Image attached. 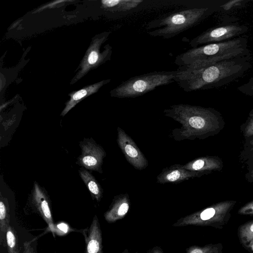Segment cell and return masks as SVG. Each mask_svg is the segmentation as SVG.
Listing matches in <instances>:
<instances>
[{
	"label": "cell",
	"instance_id": "6da1fadb",
	"mask_svg": "<svg viewBox=\"0 0 253 253\" xmlns=\"http://www.w3.org/2000/svg\"><path fill=\"white\" fill-rule=\"evenodd\" d=\"M250 67V55L202 66H181L174 81L186 92L218 87L241 77Z\"/></svg>",
	"mask_w": 253,
	"mask_h": 253
},
{
	"label": "cell",
	"instance_id": "7a4b0ae2",
	"mask_svg": "<svg viewBox=\"0 0 253 253\" xmlns=\"http://www.w3.org/2000/svg\"><path fill=\"white\" fill-rule=\"evenodd\" d=\"M164 113L181 125L171 132L176 141L204 139L219 128L217 113L210 108L179 104L165 109Z\"/></svg>",
	"mask_w": 253,
	"mask_h": 253
},
{
	"label": "cell",
	"instance_id": "3957f363",
	"mask_svg": "<svg viewBox=\"0 0 253 253\" xmlns=\"http://www.w3.org/2000/svg\"><path fill=\"white\" fill-rule=\"evenodd\" d=\"M245 37L236 38L223 42L207 44L192 48L176 57L179 67H199L250 55Z\"/></svg>",
	"mask_w": 253,
	"mask_h": 253
},
{
	"label": "cell",
	"instance_id": "277c9868",
	"mask_svg": "<svg viewBox=\"0 0 253 253\" xmlns=\"http://www.w3.org/2000/svg\"><path fill=\"white\" fill-rule=\"evenodd\" d=\"M209 12L208 8H194L176 12L149 23V29H156L148 34L165 39L172 38L196 25Z\"/></svg>",
	"mask_w": 253,
	"mask_h": 253
},
{
	"label": "cell",
	"instance_id": "5b68a950",
	"mask_svg": "<svg viewBox=\"0 0 253 253\" xmlns=\"http://www.w3.org/2000/svg\"><path fill=\"white\" fill-rule=\"evenodd\" d=\"M177 71H155L135 76L122 83L110 92L113 97L135 98L156 87L175 82Z\"/></svg>",
	"mask_w": 253,
	"mask_h": 253
},
{
	"label": "cell",
	"instance_id": "8992f818",
	"mask_svg": "<svg viewBox=\"0 0 253 253\" xmlns=\"http://www.w3.org/2000/svg\"><path fill=\"white\" fill-rule=\"evenodd\" d=\"M236 203L235 201L216 203L180 218L172 226H210L222 229L228 221L230 211Z\"/></svg>",
	"mask_w": 253,
	"mask_h": 253
},
{
	"label": "cell",
	"instance_id": "52a82bcc",
	"mask_svg": "<svg viewBox=\"0 0 253 253\" xmlns=\"http://www.w3.org/2000/svg\"><path fill=\"white\" fill-rule=\"evenodd\" d=\"M248 30L245 26L229 25L211 28L192 40L190 45L192 48L200 45L223 42L236 38Z\"/></svg>",
	"mask_w": 253,
	"mask_h": 253
},
{
	"label": "cell",
	"instance_id": "ba28073f",
	"mask_svg": "<svg viewBox=\"0 0 253 253\" xmlns=\"http://www.w3.org/2000/svg\"><path fill=\"white\" fill-rule=\"evenodd\" d=\"M109 33L101 34L93 41L81 64V70L77 75V79H80L90 69L110 59L112 53V47L107 45L105 49L100 52L101 44L105 42L109 36Z\"/></svg>",
	"mask_w": 253,
	"mask_h": 253
},
{
	"label": "cell",
	"instance_id": "9c48e42d",
	"mask_svg": "<svg viewBox=\"0 0 253 253\" xmlns=\"http://www.w3.org/2000/svg\"><path fill=\"white\" fill-rule=\"evenodd\" d=\"M118 144L127 162L135 169L142 170L148 166V161L134 141L121 127L117 128Z\"/></svg>",
	"mask_w": 253,
	"mask_h": 253
},
{
	"label": "cell",
	"instance_id": "30bf717a",
	"mask_svg": "<svg viewBox=\"0 0 253 253\" xmlns=\"http://www.w3.org/2000/svg\"><path fill=\"white\" fill-rule=\"evenodd\" d=\"M81 155L78 159V164L86 169L102 173L101 166L106 153L103 148L91 139L84 140L80 144Z\"/></svg>",
	"mask_w": 253,
	"mask_h": 253
},
{
	"label": "cell",
	"instance_id": "8fae6325",
	"mask_svg": "<svg viewBox=\"0 0 253 253\" xmlns=\"http://www.w3.org/2000/svg\"><path fill=\"white\" fill-rule=\"evenodd\" d=\"M208 172L189 170L183 168L182 165L174 164L163 169L156 178L157 183L177 184L191 178L200 177Z\"/></svg>",
	"mask_w": 253,
	"mask_h": 253
},
{
	"label": "cell",
	"instance_id": "7c38bea8",
	"mask_svg": "<svg viewBox=\"0 0 253 253\" xmlns=\"http://www.w3.org/2000/svg\"><path fill=\"white\" fill-rule=\"evenodd\" d=\"M32 202L42 218L52 231L55 229L51 206L47 196L37 182L32 191Z\"/></svg>",
	"mask_w": 253,
	"mask_h": 253
},
{
	"label": "cell",
	"instance_id": "4fadbf2b",
	"mask_svg": "<svg viewBox=\"0 0 253 253\" xmlns=\"http://www.w3.org/2000/svg\"><path fill=\"white\" fill-rule=\"evenodd\" d=\"M129 195L122 194L115 196L109 209L104 213V218L109 223H113L123 218L130 208Z\"/></svg>",
	"mask_w": 253,
	"mask_h": 253
},
{
	"label": "cell",
	"instance_id": "5bb4252c",
	"mask_svg": "<svg viewBox=\"0 0 253 253\" xmlns=\"http://www.w3.org/2000/svg\"><path fill=\"white\" fill-rule=\"evenodd\" d=\"M85 253H103L102 232L98 219L95 215L90 227L84 232Z\"/></svg>",
	"mask_w": 253,
	"mask_h": 253
},
{
	"label": "cell",
	"instance_id": "9a60e30c",
	"mask_svg": "<svg viewBox=\"0 0 253 253\" xmlns=\"http://www.w3.org/2000/svg\"><path fill=\"white\" fill-rule=\"evenodd\" d=\"M110 80H103L98 83L85 86V87L74 92L70 94V98L66 103V106L62 111L61 115L64 116L71 109L74 107L83 99L93 94L99 90L104 84L108 83Z\"/></svg>",
	"mask_w": 253,
	"mask_h": 253
},
{
	"label": "cell",
	"instance_id": "2e32d148",
	"mask_svg": "<svg viewBox=\"0 0 253 253\" xmlns=\"http://www.w3.org/2000/svg\"><path fill=\"white\" fill-rule=\"evenodd\" d=\"M183 168L195 171H209L219 170L222 168V163L216 157L211 156L201 157L187 163L182 165Z\"/></svg>",
	"mask_w": 253,
	"mask_h": 253
},
{
	"label": "cell",
	"instance_id": "e0dca14e",
	"mask_svg": "<svg viewBox=\"0 0 253 253\" xmlns=\"http://www.w3.org/2000/svg\"><path fill=\"white\" fill-rule=\"evenodd\" d=\"M79 172L91 196L97 202H99L103 195V189L99 183L87 170L82 168L79 170Z\"/></svg>",
	"mask_w": 253,
	"mask_h": 253
},
{
	"label": "cell",
	"instance_id": "ac0fdd59",
	"mask_svg": "<svg viewBox=\"0 0 253 253\" xmlns=\"http://www.w3.org/2000/svg\"><path fill=\"white\" fill-rule=\"evenodd\" d=\"M10 214L7 203L1 197L0 202V243L3 247L6 246V232L9 225Z\"/></svg>",
	"mask_w": 253,
	"mask_h": 253
},
{
	"label": "cell",
	"instance_id": "d6986e66",
	"mask_svg": "<svg viewBox=\"0 0 253 253\" xmlns=\"http://www.w3.org/2000/svg\"><path fill=\"white\" fill-rule=\"evenodd\" d=\"M142 2L141 0H102V3L105 8L119 12H127L136 8Z\"/></svg>",
	"mask_w": 253,
	"mask_h": 253
},
{
	"label": "cell",
	"instance_id": "ffe728a7",
	"mask_svg": "<svg viewBox=\"0 0 253 253\" xmlns=\"http://www.w3.org/2000/svg\"><path fill=\"white\" fill-rule=\"evenodd\" d=\"M6 243L7 253H19L18 238L16 231L10 225L6 232Z\"/></svg>",
	"mask_w": 253,
	"mask_h": 253
},
{
	"label": "cell",
	"instance_id": "44dd1931",
	"mask_svg": "<svg viewBox=\"0 0 253 253\" xmlns=\"http://www.w3.org/2000/svg\"><path fill=\"white\" fill-rule=\"evenodd\" d=\"M238 235L241 243L247 246L253 241V220L248 221L239 226Z\"/></svg>",
	"mask_w": 253,
	"mask_h": 253
},
{
	"label": "cell",
	"instance_id": "7402d4cb",
	"mask_svg": "<svg viewBox=\"0 0 253 253\" xmlns=\"http://www.w3.org/2000/svg\"><path fill=\"white\" fill-rule=\"evenodd\" d=\"M222 247L221 244L193 246L186 249V253H222Z\"/></svg>",
	"mask_w": 253,
	"mask_h": 253
},
{
	"label": "cell",
	"instance_id": "603a6c76",
	"mask_svg": "<svg viewBox=\"0 0 253 253\" xmlns=\"http://www.w3.org/2000/svg\"><path fill=\"white\" fill-rule=\"evenodd\" d=\"M238 213L242 215L253 214V201H251L242 207L238 211Z\"/></svg>",
	"mask_w": 253,
	"mask_h": 253
},
{
	"label": "cell",
	"instance_id": "cb8c5ba5",
	"mask_svg": "<svg viewBox=\"0 0 253 253\" xmlns=\"http://www.w3.org/2000/svg\"><path fill=\"white\" fill-rule=\"evenodd\" d=\"M239 89L241 91L253 97V77L247 84L240 86Z\"/></svg>",
	"mask_w": 253,
	"mask_h": 253
},
{
	"label": "cell",
	"instance_id": "d4e9b609",
	"mask_svg": "<svg viewBox=\"0 0 253 253\" xmlns=\"http://www.w3.org/2000/svg\"><path fill=\"white\" fill-rule=\"evenodd\" d=\"M245 135L247 137L253 135V118H252L245 128Z\"/></svg>",
	"mask_w": 253,
	"mask_h": 253
},
{
	"label": "cell",
	"instance_id": "484cf974",
	"mask_svg": "<svg viewBox=\"0 0 253 253\" xmlns=\"http://www.w3.org/2000/svg\"><path fill=\"white\" fill-rule=\"evenodd\" d=\"M23 253H36L33 248L29 242H25L24 244V251Z\"/></svg>",
	"mask_w": 253,
	"mask_h": 253
},
{
	"label": "cell",
	"instance_id": "4316f807",
	"mask_svg": "<svg viewBox=\"0 0 253 253\" xmlns=\"http://www.w3.org/2000/svg\"><path fill=\"white\" fill-rule=\"evenodd\" d=\"M147 253H164V252L160 247L155 246L152 249L149 250L147 252Z\"/></svg>",
	"mask_w": 253,
	"mask_h": 253
},
{
	"label": "cell",
	"instance_id": "83f0119b",
	"mask_svg": "<svg viewBox=\"0 0 253 253\" xmlns=\"http://www.w3.org/2000/svg\"><path fill=\"white\" fill-rule=\"evenodd\" d=\"M247 249L250 251L253 252V241L250 243L247 246Z\"/></svg>",
	"mask_w": 253,
	"mask_h": 253
},
{
	"label": "cell",
	"instance_id": "f1b7e54d",
	"mask_svg": "<svg viewBox=\"0 0 253 253\" xmlns=\"http://www.w3.org/2000/svg\"><path fill=\"white\" fill-rule=\"evenodd\" d=\"M122 253H129L127 249H126ZM134 253H137L135 252Z\"/></svg>",
	"mask_w": 253,
	"mask_h": 253
},
{
	"label": "cell",
	"instance_id": "f546056e",
	"mask_svg": "<svg viewBox=\"0 0 253 253\" xmlns=\"http://www.w3.org/2000/svg\"><path fill=\"white\" fill-rule=\"evenodd\" d=\"M251 177L253 178V171H252L251 173Z\"/></svg>",
	"mask_w": 253,
	"mask_h": 253
},
{
	"label": "cell",
	"instance_id": "4dcf8cb0",
	"mask_svg": "<svg viewBox=\"0 0 253 253\" xmlns=\"http://www.w3.org/2000/svg\"><path fill=\"white\" fill-rule=\"evenodd\" d=\"M251 143L253 145V139H252V140L251 141Z\"/></svg>",
	"mask_w": 253,
	"mask_h": 253
},
{
	"label": "cell",
	"instance_id": "1f68e13d",
	"mask_svg": "<svg viewBox=\"0 0 253 253\" xmlns=\"http://www.w3.org/2000/svg\"><path fill=\"white\" fill-rule=\"evenodd\" d=\"M251 116L252 117V118H253V113L251 114Z\"/></svg>",
	"mask_w": 253,
	"mask_h": 253
}]
</instances>
